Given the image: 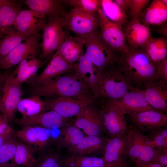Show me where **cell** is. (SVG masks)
<instances>
[{"mask_svg":"<svg viewBox=\"0 0 167 167\" xmlns=\"http://www.w3.org/2000/svg\"><path fill=\"white\" fill-rule=\"evenodd\" d=\"M17 138L36 152L41 153L53 143L48 129L37 126H23L16 133Z\"/></svg>","mask_w":167,"mask_h":167,"instance_id":"cell-11","label":"cell"},{"mask_svg":"<svg viewBox=\"0 0 167 167\" xmlns=\"http://www.w3.org/2000/svg\"><path fill=\"white\" fill-rule=\"evenodd\" d=\"M40 37L39 33L36 34L16 46L0 60V69H10L28 56H36L40 48Z\"/></svg>","mask_w":167,"mask_h":167,"instance_id":"cell-13","label":"cell"},{"mask_svg":"<svg viewBox=\"0 0 167 167\" xmlns=\"http://www.w3.org/2000/svg\"><path fill=\"white\" fill-rule=\"evenodd\" d=\"M99 27L98 12L90 13L76 7L68 12L64 21V28L84 37L97 30Z\"/></svg>","mask_w":167,"mask_h":167,"instance_id":"cell-9","label":"cell"},{"mask_svg":"<svg viewBox=\"0 0 167 167\" xmlns=\"http://www.w3.org/2000/svg\"><path fill=\"white\" fill-rule=\"evenodd\" d=\"M82 37L85 40V56L100 71L116 63L117 56L104 43L97 30Z\"/></svg>","mask_w":167,"mask_h":167,"instance_id":"cell-4","label":"cell"},{"mask_svg":"<svg viewBox=\"0 0 167 167\" xmlns=\"http://www.w3.org/2000/svg\"><path fill=\"white\" fill-rule=\"evenodd\" d=\"M75 64L68 62L56 51L45 69L32 81L31 86L42 84L73 71Z\"/></svg>","mask_w":167,"mask_h":167,"instance_id":"cell-18","label":"cell"},{"mask_svg":"<svg viewBox=\"0 0 167 167\" xmlns=\"http://www.w3.org/2000/svg\"><path fill=\"white\" fill-rule=\"evenodd\" d=\"M28 38L17 31L13 25L4 30L0 33V60Z\"/></svg>","mask_w":167,"mask_h":167,"instance_id":"cell-31","label":"cell"},{"mask_svg":"<svg viewBox=\"0 0 167 167\" xmlns=\"http://www.w3.org/2000/svg\"><path fill=\"white\" fill-rule=\"evenodd\" d=\"M150 162L167 166V148H154L153 156Z\"/></svg>","mask_w":167,"mask_h":167,"instance_id":"cell-43","label":"cell"},{"mask_svg":"<svg viewBox=\"0 0 167 167\" xmlns=\"http://www.w3.org/2000/svg\"><path fill=\"white\" fill-rule=\"evenodd\" d=\"M67 119L54 111L49 110L31 118H14L13 121L22 126H37L49 129L62 127Z\"/></svg>","mask_w":167,"mask_h":167,"instance_id":"cell-23","label":"cell"},{"mask_svg":"<svg viewBox=\"0 0 167 167\" xmlns=\"http://www.w3.org/2000/svg\"><path fill=\"white\" fill-rule=\"evenodd\" d=\"M46 16L31 9L21 10L13 26L21 34L30 37L39 33L47 23Z\"/></svg>","mask_w":167,"mask_h":167,"instance_id":"cell-16","label":"cell"},{"mask_svg":"<svg viewBox=\"0 0 167 167\" xmlns=\"http://www.w3.org/2000/svg\"><path fill=\"white\" fill-rule=\"evenodd\" d=\"M84 44L83 37L67 36L57 51L68 62L75 64L84 53Z\"/></svg>","mask_w":167,"mask_h":167,"instance_id":"cell-28","label":"cell"},{"mask_svg":"<svg viewBox=\"0 0 167 167\" xmlns=\"http://www.w3.org/2000/svg\"><path fill=\"white\" fill-rule=\"evenodd\" d=\"M167 82L155 79L147 83L142 90L148 103L153 108L164 113L167 112Z\"/></svg>","mask_w":167,"mask_h":167,"instance_id":"cell-21","label":"cell"},{"mask_svg":"<svg viewBox=\"0 0 167 167\" xmlns=\"http://www.w3.org/2000/svg\"><path fill=\"white\" fill-rule=\"evenodd\" d=\"M84 137L81 130L71 123H67L60 128L58 136L53 141L55 148L60 150L71 148L79 143Z\"/></svg>","mask_w":167,"mask_h":167,"instance_id":"cell-27","label":"cell"},{"mask_svg":"<svg viewBox=\"0 0 167 167\" xmlns=\"http://www.w3.org/2000/svg\"><path fill=\"white\" fill-rule=\"evenodd\" d=\"M101 10L109 20L122 28L128 22L126 13L114 0H101Z\"/></svg>","mask_w":167,"mask_h":167,"instance_id":"cell-35","label":"cell"},{"mask_svg":"<svg viewBox=\"0 0 167 167\" xmlns=\"http://www.w3.org/2000/svg\"><path fill=\"white\" fill-rule=\"evenodd\" d=\"M23 2L30 9L38 11L48 17V21L65 19L67 12L60 0H25Z\"/></svg>","mask_w":167,"mask_h":167,"instance_id":"cell-24","label":"cell"},{"mask_svg":"<svg viewBox=\"0 0 167 167\" xmlns=\"http://www.w3.org/2000/svg\"><path fill=\"white\" fill-rule=\"evenodd\" d=\"M109 66L100 71L92 92L95 97L117 99L133 89L131 81L119 67Z\"/></svg>","mask_w":167,"mask_h":167,"instance_id":"cell-3","label":"cell"},{"mask_svg":"<svg viewBox=\"0 0 167 167\" xmlns=\"http://www.w3.org/2000/svg\"><path fill=\"white\" fill-rule=\"evenodd\" d=\"M30 90L32 95L50 98L92 95L89 93L91 90L74 73L57 77L40 85L31 86Z\"/></svg>","mask_w":167,"mask_h":167,"instance_id":"cell-2","label":"cell"},{"mask_svg":"<svg viewBox=\"0 0 167 167\" xmlns=\"http://www.w3.org/2000/svg\"><path fill=\"white\" fill-rule=\"evenodd\" d=\"M60 151L49 147L40 153L35 167H61Z\"/></svg>","mask_w":167,"mask_h":167,"instance_id":"cell-38","label":"cell"},{"mask_svg":"<svg viewBox=\"0 0 167 167\" xmlns=\"http://www.w3.org/2000/svg\"><path fill=\"white\" fill-rule=\"evenodd\" d=\"M74 125L88 136H102L104 132L99 109L94 103L84 108L76 116Z\"/></svg>","mask_w":167,"mask_h":167,"instance_id":"cell-14","label":"cell"},{"mask_svg":"<svg viewBox=\"0 0 167 167\" xmlns=\"http://www.w3.org/2000/svg\"><path fill=\"white\" fill-rule=\"evenodd\" d=\"M10 0H0V5L8 3Z\"/></svg>","mask_w":167,"mask_h":167,"instance_id":"cell-50","label":"cell"},{"mask_svg":"<svg viewBox=\"0 0 167 167\" xmlns=\"http://www.w3.org/2000/svg\"><path fill=\"white\" fill-rule=\"evenodd\" d=\"M49 59L44 60L35 55L28 56L21 61L10 73L6 74V80L9 83L21 85L32 81L36 76L38 70Z\"/></svg>","mask_w":167,"mask_h":167,"instance_id":"cell-12","label":"cell"},{"mask_svg":"<svg viewBox=\"0 0 167 167\" xmlns=\"http://www.w3.org/2000/svg\"><path fill=\"white\" fill-rule=\"evenodd\" d=\"M61 167H63V166H61Z\"/></svg>","mask_w":167,"mask_h":167,"instance_id":"cell-53","label":"cell"},{"mask_svg":"<svg viewBox=\"0 0 167 167\" xmlns=\"http://www.w3.org/2000/svg\"><path fill=\"white\" fill-rule=\"evenodd\" d=\"M137 167H167V166L149 162Z\"/></svg>","mask_w":167,"mask_h":167,"instance_id":"cell-49","label":"cell"},{"mask_svg":"<svg viewBox=\"0 0 167 167\" xmlns=\"http://www.w3.org/2000/svg\"><path fill=\"white\" fill-rule=\"evenodd\" d=\"M66 5L90 12H98L101 9V0H62Z\"/></svg>","mask_w":167,"mask_h":167,"instance_id":"cell-40","label":"cell"},{"mask_svg":"<svg viewBox=\"0 0 167 167\" xmlns=\"http://www.w3.org/2000/svg\"><path fill=\"white\" fill-rule=\"evenodd\" d=\"M14 132V131L12 129L0 135V147L5 140Z\"/></svg>","mask_w":167,"mask_h":167,"instance_id":"cell-46","label":"cell"},{"mask_svg":"<svg viewBox=\"0 0 167 167\" xmlns=\"http://www.w3.org/2000/svg\"><path fill=\"white\" fill-rule=\"evenodd\" d=\"M149 0H130L129 16L131 19L140 20L143 9L150 2Z\"/></svg>","mask_w":167,"mask_h":167,"instance_id":"cell-41","label":"cell"},{"mask_svg":"<svg viewBox=\"0 0 167 167\" xmlns=\"http://www.w3.org/2000/svg\"><path fill=\"white\" fill-rule=\"evenodd\" d=\"M95 98L90 95L50 98L43 101L47 111H54L68 119L76 116L86 106L94 103Z\"/></svg>","mask_w":167,"mask_h":167,"instance_id":"cell-8","label":"cell"},{"mask_svg":"<svg viewBox=\"0 0 167 167\" xmlns=\"http://www.w3.org/2000/svg\"><path fill=\"white\" fill-rule=\"evenodd\" d=\"M21 85L14 84L6 80L0 95V112L9 121L13 120L18 105L22 99Z\"/></svg>","mask_w":167,"mask_h":167,"instance_id":"cell-20","label":"cell"},{"mask_svg":"<svg viewBox=\"0 0 167 167\" xmlns=\"http://www.w3.org/2000/svg\"><path fill=\"white\" fill-rule=\"evenodd\" d=\"M0 167H4V166H1V165H0Z\"/></svg>","mask_w":167,"mask_h":167,"instance_id":"cell-52","label":"cell"},{"mask_svg":"<svg viewBox=\"0 0 167 167\" xmlns=\"http://www.w3.org/2000/svg\"><path fill=\"white\" fill-rule=\"evenodd\" d=\"M116 63L131 82L144 85L153 80L156 64L152 62L140 48L130 49L118 57Z\"/></svg>","mask_w":167,"mask_h":167,"instance_id":"cell-1","label":"cell"},{"mask_svg":"<svg viewBox=\"0 0 167 167\" xmlns=\"http://www.w3.org/2000/svg\"><path fill=\"white\" fill-rule=\"evenodd\" d=\"M108 139L102 136H84L76 145L66 149L67 153L93 156L103 152Z\"/></svg>","mask_w":167,"mask_h":167,"instance_id":"cell-25","label":"cell"},{"mask_svg":"<svg viewBox=\"0 0 167 167\" xmlns=\"http://www.w3.org/2000/svg\"><path fill=\"white\" fill-rule=\"evenodd\" d=\"M145 135L147 143L151 148L157 149L167 148V129L165 127L150 131Z\"/></svg>","mask_w":167,"mask_h":167,"instance_id":"cell-39","label":"cell"},{"mask_svg":"<svg viewBox=\"0 0 167 167\" xmlns=\"http://www.w3.org/2000/svg\"><path fill=\"white\" fill-rule=\"evenodd\" d=\"M6 74L0 72V95L5 84Z\"/></svg>","mask_w":167,"mask_h":167,"instance_id":"cell-48","label":"cell"},{"mask_svg":"<svg viewBox=\"0 0 167 167\" xmlns=\"http://www.w3.org/2000/svg\"><path fill=\"white\" fill-rule=\"evenodd\" d=\"M98 13L100 36L104 43L117 58L128 52L130 49L122 27L109 20L101 9Z\"/></svg>","mask_w":167,"mask_h":167,"instance_id":"cell-5","label":"cell"},{"mask_svg":"<svg viewBox=\"0 0 167 167\" xmlns=\"http://www.w3.org/2000/svg\"><path fill=\"white\" fill-rule=\"evenodd\" d=\"M161 26L159 28V33L163 36V37L165 38H167V25L166 24H163L160 25Z\"/></svg>","mask_w":167,"mask_h":167,"instance_id":"cell-47","label":"cell"},{"mask_svg":"<svg viewBox=\"0 0 167 167\" xmlns=\"http://www.w3.org/2000/svg\"><path fill=\"white\" fill-rule=\"evenodd\" d=\"M123 31L130 49L141 48L152 37L149 26L137 19H131Z\"/></svg>","mask_w":167,"mask_h":167,"instance_id":"cell-22","label":"cell"},{"mask_svg":"<svg viewBox=\"0 0 167 167\" xmlns=\"http://www.w3.org/2000/svg\"><path fill=\"white\" fill-rule=\"evenodd\" d=\"M99 111L104 131L110 138L126 134L128 130L126 119L120 108L105 101L101 104Z\"/></svg>","mask_w":167,"mask_h":167,"instance_id":"cell-10","label":"cell"},{"mask_svg":"<svg viewBox=\"0 0 167 167\" xmlns=\"http://www.w3.org/2000/svg\"><path fill=\"white\" fill-rule=\"evenodd\" d=\"M16 134L13 133L0 147V165L15 167L13 160L18 141Z\"/></svg>","mask_w":167,"mask_h":167,"instance_id":"cell-37","label":"cell"},{"mask_svg":"<svg viewBox=\"0 0 167 167\" xmlns=\"http://www.w3.org/2000/svg\"><path fill=\"white\" fill-rule=\"evenodd\" d=\"M155 79L162 80L167 82V58L156 64V72L153 80Z\"/></svg>","mask_w":167,"mask_h":167,"instance_id":"cell-42","label":"cell"},{"mask_svg":"<svg viewBox=\"0 0 167 167\" xmlns=\"http://www.w3.org/2000/svg\"><path fill=\"white\" fill-rule=\"evenodd\" d=\"M126 155L137 167L151 162L154 148L147 143L145 135L133 126L126 134Z\"/></svg>","mask_w":167,"mask_h":167,"instance_id":"cell-6","label":"cell"},{"mask_svg":"<svg viewBox=\"0 0 167 167\" xmlns=\"http://www.w3.org/2000/svg\"><path fill=\"white\" fill-rule=\"evenodd\" d=\"M126 143V134L108 139L101 157L107 167H128Z\"/></svg>","mask_w":167,"mask_h":167,"instance_id":"cell-15","label":"cell"},{"mask_svg":"<svg viewBox=\"0 0 167 167\" xmlns=\"http://www.w3.org/2000/svg\"><path fill=\"white\" fill-rule=\"evenodd\" d=\"M162 2L165 5L167 6V0H161Z\"/></svg>","mask_w":167,"mask_h":167,"instance_id":"cell-51","label":"cell"},{"mask_svg":"<svg viewBox=\"0 0 167 167\" xmlns=\"http://www.w3.org/2000/svg\"><path fill=\"white\" fill-rule=\"evenodd\" d=\"M9 122L6 117L0 114V135L12 129L9 125Z\"/></svg>","mask_w":167,"mask_h":167,"instance_id":"cell-44","label":"cell"},{"mask_svg":"<svg viewBox=\"0 0 167 167\" xmlns=\"http://www.w3.org/2000/svg\"><path fill=\"white\" fill-rule=\"evenodd\" d=\"M167 20V6L161 0H154L143 11L139 21L145 25H160Z\"/></svg>","mask_w":167,"mask_h":167,"instance_id":"cell-29","label":"cell"},{"mask_svg":"<svg viewBox=\"0 0 167 167\" xmlns=\"http://www.w3.org/2000/svg\"><path fill=\"white\" fill-rule=\"evenodd\" d=\"M140 48L155 64L167 58V40L163 37H151Z\"/></svg>","mask_w":167,"mask_h":167,"instance_id":"cell-30","label":"cell"},{"mask_svg":"<svg viewBox=\"0 0 167 167\" xmlns=\"http://www.w3.org/2000/svg\"><path fill=\"white\" fill-rule=\"evenodd\" d=\"M114 1L126 13L129 9L130 0H115Z\"/></svg>","mask_w":167,"mask_h":167,"instance_id":"cell-45","label":"cell"},{"mask_svg":"<svg viewBox=\"0 0 167 167\" xmlns=\"http://www.w3.org/2000/svg\"><path fill=\"white\" fill-rule=\"evenodd\" d=\"M64 21L60 18L48 21L42 28V40L39 44L42 59L51 58L68 36L63 30Z\"/></svg>","mask_w":167,"mask_h":167,"instance_id":"cell-7","label":"cell"},{"mask_svg":"<svg viewBox=\"0 0 167 167\" xmlns=\"http://www.w3.org/2000/svg\"><path fill=\"white\" fill-rule=\"evenodd\" d=\"M74 73L91 90L92 93L96 84L100 71L85 56L84 53L75 64Z\"/></svg>","mask_w":167,"mask_h":167,"instance_id":"cell-26","label":"cell"},{"mask_svg":"<svg viewBox=\"0 0 167 167\" xmlns=\"http://www.w3.org/2000/svg\"><path fill=\"white\" fill-rule=\"evenodd\" d=\"M106 101L118 107L125 114L154 109L147 102L142 90L136 88L127 92L120 98L107 99Z\"/></svg>","mask_w":167,"mask_h":167,"instance_id":"cell-19","label":"cell"},{"mask_svg":"<svg viewBox=\"0 0 167 167\" xmlns=\"http://www.w3.org/2000/svg\"><path fill=\"white\" fill-rule=\"evenodd\" d=\"M35 152L21 141H18L13 160L15 167H35Z\"/></svg>","mask_w":167,"mask_h":167,"instance_id":"cell-36","label":"cell"},{"mask_svg":"<svg viewBox=\"0 0 167 167\" xmlns=\"http://www.w3.org/2000/svg\"><path fill=\"white\" fill-rule=\"evenodd\" d=\"M41 97L35 95L23 99L19 103L16 111L22 115V118H31L47 110L43 101Z\"/></svg>","mask_w":167,"mask_h":167,"instance_id":"cell-33","label":"cell"},{"mask_svg":"<svg viewBox=\"0 0 167 167\" xmlns=\"http://www.w3.org/2000/svg\"><path fill=\"white\" fill-rule=\"evenodd\" d=\"M134 126L142 132H148L167 125V115L153 109L128 114Z\"/></svg>","mask_w":167,"mask_h":167,"instance_id":"cell-17","label":"cell"},{"mask_svg":"<svg viewBox=\"0 0 167 167\" xmlns=\"http://www.w3.org/2000/svg\"><path fill=\"white\" fill-rule=\"evenodd\" d=\"M61 167H107L102 157L67 153L62 155Z\"/></svg>","mask_w":167,"mask_h":167,"instance_id":"cell-32","label":"cell"},{"mask_svg":"<svg viewBox=\"0 0 167 167\" xmlns=\"http://www.w3.org/2000/svg\"><path fill=\"white\" fill-rule=\"evenodd\" d=\"M22 10L21 3L16 1L10 0L8 3L0 5V33L13 25Z\"/></svg>","mask_w":167,"mask_h":167,"instance_id":"cell-34","label":"cell"}]
</instances>
